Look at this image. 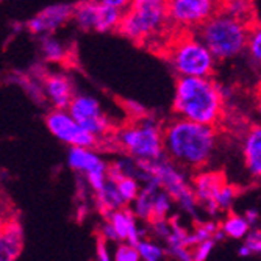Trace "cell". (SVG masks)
I'll use <instances>...</instances> for the list:
<instances>
[{"label": "cell", "mask_w": 261, "mask_h": 261, "mask_svg": "<svg viewBox=\"0 0 261 261\" xmlns=\"http://www.w3.org/2000/svg\"><path fill=\"white\" fill-rule=\"evenodd\" d=\"M238 255H240V256H243V258H247V256H250V255H252V252H250V249H249L246 244H243V246L238 249Z\"/></svg>", "instance_id": "d590c367"}, {"label": "cell", "mask_w": 261, "mask_h": 261, "mask_svg": "<svg viewBox=\"0 0 261 261\" xmlns=\"http://www.w3.org/2000/svg\"><path fill=\"white\" fill-rule=\"evenodd\" d=\"M39 49L42 57L50 63H61L67 55L66 47L60 42V39L52 35H42Z\"/></svg>", "instance_id": "7402d4cb"}, {"label": "cell", "mask_w": 261, "mask_h": 261, "mask_svg": "<svg viewBox=\"0 0 261 261\" xmlns=\"http://www.w3.org/2000/svg\"><path fill=\"white\" fill-rule=\"evenodd\" d=\"M107 221L113 225L117 243L127 241L132 244H136L142 236H144V230H141L138 225V218L133 215V211L122 206L113 211L107 213Z\"/></svg>", "instance_id": "2e32d148"}, {"label": "cell", "mask_w": 261, "mask_h": 261, "mask_svg": "<svg viewBox=\"0 0 261 261\" xmlns=\"http://www.w3.org/2000/svg\"><path fill=\"white\" fill-rule=\"evenodd\" d=\"M100 236H102V240L108 241V243H117V236H116V231L113 228V225L105 221V224L102 225L100 228Z\"/></svg>", "instance_id": "d6a6232c"}, {"label": "cell", "mask_w": 261, "mask_h": 261, "mask_svg": "<svg viewBox=\"0 0 261 261\" xmlns=\"http://www.w3.org/2000/svg\"><path fill=\"white\" fill-rule=\"evenodd\" d=\"M236 196H238V188L233 186V185H230V183L227 181V183L219 189V193H218V196H216V199H215V205L218 206L219 211H227V210L231 208V205H233Z\"/></svg>", "instance_id": "4316f807"}, {"label": "cell", "mask_w": 261, "mask_h": 261, "mask_svg": "<svg viewBox=\"0 0 261 261\" xmlns=\"http://www.w3.org/2000/svg\"><path fill=\"white\" fill-rule=\"evenodd\" d=\"M258 92L261 94V79H259V86H258Z\"/></svg>", "instance_id": "74e56055"}, {"label": "cell", "mask_w": 261, "mask_h": 261, "mask_svg": "<svg viewBox=\"0 0 261 261\" xmlns=\"http://www.w3.org/2000/svg\"><path fill=\"white\" fill-rule=\"evenodd\" d=\"M74 7L66 4H57L44 8L33 19L29 20V30L35 35H52L72 19Z\"/></svg>", "instance_id": "5bb4252c"}, {"label": "cell", "mask_w": 261, "mask_h": 261, "mask_svg": "<svg viewBox=\"0 0 261 261\" xmlns=\"http://www.w3.org/2000/svg\"><path fill=\"white\" fill-rule=\"evenodd\" d=\"M224 92L211 77H178L174 111L178 117L216 127L224 117Z\"/></svg>", "instance_id": "7a4b0ae2"}, {"label": "cell", "mask_w": 261, "mask_h": 261, "mask_svg": "<svg viewBox=\"0 0 261 261\" xmlns=\"http://www.w3.org/2000/svg\"><path fill=\"white\" fill-rule=\"evenodd\" d=\"M225 238H231V240H244L246 234L250 231L252 225L249 224V221L246 219V216L243 215H236V213H228L227 218L222 221L221 227H219Z\"/></svg>", "instance_id": "ffe728a7"}, {"label": "cell", "mask_w": 261, "mask_h": 261, "mask_svg": "<svg viewBox=\"0 0 261 261\" xmlns=\"http://www.w3.org/2000/svg\"><path fill=\"white\" fill-rule=\"evenodd\" d=\"M149 169L150 174L156 178L160 188L172 197L174 203H177L188 215L197 216L199 202L183 168L164 156L158 161L149 163Z\"/></svg>", "instance_id": "52a82bcc"}, {"label": "cell", "mask_w": 261, "mask_h": 261, "mask_svg": "<svg viewBox=\"0 0 261 261\" xmlns=\"http://www.w3.org/2000/svg\"><path fill=\"white\" fill-rule=\"evenodd\" d=\"M96 197H97L99 206L102 208V211L105 213V215L108 211L125 206L124 200L121 199L119 193H117L116 183L113 180H110V178H107L103 186L99 189V191H96Z\"/></svg>", "instance_id": "44dd1931"}, {"label": "cell", "mask_w": 261, "mask_h": 261, "mask_svg": "<svg viewBox=\"0 0 261 261\" xmlns=\"http://www.w3.org/2000/svg\"><path fill=\"white\" fill-rule=\"evenodd\" d=\"M44 99L49 100L54 108H67L75 96L74 85L64 74H47L42 79Z\"/></svg>", "instance_id": "9a60e30c"}, {"label": "cell", "mask_w": 261, "mask_h": 261, "mask_svg": "<svg viewBox=\"0 0 261 261\" xmlns=\"http://www.w3.org/2000/svg\"><path fill=\"white\" fill-rule=\"evenodd\" d=\"M168 23V0H132L117 30L132 41L142 42L156 36Z\"/></svg>", "instance_id": "5b68a950"}, {"label": "cell", "mask_w": 261, "mask_h": 261, "mask_svg": "<svg viewBox=\"0 0 261 261\" xmlns=\"http://www.w3.org/2000/svg\"><path fill=\"white\" fill-rule=\"evenodd\" d=\"M166 58L178 77H211L218 61L200 38L188 30H181L169 44Z\"/></svg>", "instance_id": "277c9868"}, {"label": "cell", "mask_w": 261, "mask_h": 261, "mask_svg": "<svg viewBox=\"0 0 261 261\" xmlns=\"http://www.w3.org/2000/svg\"><path fill=\"white\" fill-rule=\"evenodd\" d=\"M256 111H258V114L261 117V94L258 96V100H256Z\"/></svg>", "instance_id": "8d00e7d4"}, {"label": "cell", "mask_w": 261, "mask_h": 261, "mask_svg": "<svg viewBox=\"0 0 261 261\" xmlns=\"http://www.w3.org/2000/svg\"><path fill=\"white\" fill-rule=\"evenodd\" d=\"M215 244H216L215 240H205L194 244L191 247V258L196 261H205L211 255L213 249H215Z\"/></svg>", "instance_id": "f546056e"}, {"label": "cell", "mask_w": 261, "mask_h": 261, "mask_svg": "<svg viewBox=\"0 0 261 261\" xmlns=\"http://www.w3.org/2000/svg\"><path fill=\"white\" fill-rule=\"evenodd\" d=\"M246 52L249 54L253 63L261 66V23H256V22L250 23Z\"/></svg>", "instance_id": "d4e9b609"}, {"label": "cell", "mask_w": 261, "mask_h": 261, "mask_svg": "<svg viewBox=\"0 0 261 261\" xmlns=\"http://www.w3.org/2000/svg\"><path fill=\"white\" fill-rule=\"evenodd\" d=\"M111 256L116 261H139V253L136 250V246L127 241H119L113 252Z\"/></svg>", "instance_id": "f1b7e54d"}, {"label": "cell", "mask_w": 261, "mask_h": 261, "mask_svg": "<svg viewBox=\"0 0 261 261\" xmlns=\"http://www.w3.org/2000/svg\"><path fill=\"white\" fill-rule=\"evenodd\" d=\"M99 4L105 5V7H111V8H116V10H119V11H125L130 4H132V0H97Z\"/></svg>", "instance_id": "1f68e13d"}, {"label": "cell", "mask_w": 261, "mask_h": 261, "mask_svg": "<svg viewBox=\"0 0 261 261\" xmlns=\"http://www.w3.org/2000/svg\"><path fill=\"white\" fill-rule=\"evenodd\" d=\"M122 17V11L105 7L97 0H86L74 7L72 20L85 32H113L117 30Z\"/></svg>", "instance_id": "30bf717a"}, {"label": "cell", "mask_w": 261, "mask_h": 261, "mask_svg": "<svg viewBox=\"0 0 261 261\" xmlns=\"http://www.w3.org/2000/svg\"><path fill=\"white\" fill-rule=\"evenodd\" d=\"M219 11V0H168L169 23L180 30L197 29Z\"/></svg>", "instance_id": "ba28073f"}, {"label": "cell", "mask_w": 261, "mask_h": 261, "mask_svg": "<svg viewBox=\"0 0 261 261\" xmlns=\"http://www.w3.org/2000/svg\"><path fill=\"white\" fill-rule=\"evenodd\" d=\"M23 249V231L19 222H0V261H13L19 258Z\"/></svg>", "instance_id": "e0dca14e"}, {"label": "cell", "mask_w": 261, "mask_h": 261, "mask_svg": "<svg viewBox=\"0 0 261 261\" xmlns=\"http://www.w3.org/2000/svg\"><path fill=\"white\" fill-rule=\"evenodd\" d=\"M227 183V178L222 172L218 171H202L197 172L191 181L194 196L199 202V205H203V208L208 211V215L215 216L219 213L218 206L215 205V199L219 193V189Z\"/></svg>", "instance_id": "4fadbf2b"}, {"label": "cell", "mask_w": 261, "mask_h": 261, "mask_svg": "<svg viewBox=\"0 0 261 261\" xmlns=\"http://www.w3.org/2000/svg\"><path fill=\"white\" fill-rule=\"evenodd\" d=\"M135 246L139 253V259H142V261H161L166 258V255H168L166 247H163L156 241L144 238V236H142Z\"/></svg>", "instance_id": "603a6c76"}, {"label": "cell", "mask_w": 261, "mask_h": 261, "mask_svg": "<svg viewBox=\"0 0 261 261\" xmlns=\"http://www.w3.org/2000/svg\"><path fill=\"white\" fill-rule=\"evenodd\" d=\"M218 135L213 125L175 117L163 128L164 156L180 168L200 171L216 150Z\"/></svg>", "instance_id": "6da1fadb"}, {"label": "cell", "mask_w": 261, "mask_h": 261, "mask_svg": "<svg viewBox=\"0 0 261 261\" xmlns=\"http://www.w3.org/2000/svg\"><path fill=\"white\" fill-rule=\"evenodd\" d=\"M219 11L243 20L246 23H253V2L252 0H219Z\"/></svg>", "instance_id": "d6986e66"}, {"label": "cell", "mask_w": 261, "mask_h": 261, "mask_svg": "<svg viewBox=\"0 0 261 261\" xmlns=\"http://www.w3.org/2000/svg\"><path fill=\"white\" fill-rule=\"evenodd\" d=\"M67 164L70 169L86 178L94 193L99 191L108 178V166L94 147H70Z\"/></svg>", "instance_id": "7c38bea8"}, {"label": "cell", "mask_w": 261, "mask_h": 261, "mask_svg": "<svg viewBox=\"0 0 261 261\" xmlns=\"http://www.w3.org/2000/svg\"><path fill=\"white\" fill-rule=\"evenodd\" d=\"M249 27V23L218 11L197 27V36L218 61H224L246 52Z\"/></svg>", "instance_id": "3957f363"}, {"label": "cell", "mask_w": 261, "mask_h": 261, "mask_svg": "<svg viewBox=\"0 0 261 261\" xmlns=\"http://www.w3.org/2000/svg\"><path fill=\"white\" fill-rule=\"evenodd\" d=\"M244 216H246V219L249 221V224H250L252 227H253V225L258 222V219H259V215H258V211H256V210H247Z\"/></svg>", "instance_id": "e575fe53"}, {"label": "cell", "mask_w": 261, "mask_h": 261, "mask_svg": "<svg viewBox=\"0 0 261 261\" xmlns=\"http://www.w3.org/2000/svg\"><path fill=\"white\" fill-rule=\"evenodd\" d=\"M172 197L164 191V189H158L153 196V206H152V221L155 219H166L169 216V211L172 208Z\"/></svg>", "instance_id": "484cf974"}, {"label": "cell", "mask_w": 261, "mask_h": 261, "mask_svg": "<svg viewBox=\"0 0 261 261\" xmlns=\"http://www.w3.org/2000/svg\"><path fill=\"white\" fill-rule=\"evenodd\" d=\"M113 181L116 183L117 193H119V196H121V199L124 200L125 205L132 203L136 199L139 189H141V183H139L138 178L130 177V175H119L117 178H114Z\"/></svg>", "instance_id": "cb8c5ba5"}, {"label": "cell", "mask_w": 261, "mask_h": 261, "mask_svg": "<svg viewBox=\"0 0 261 261\" xmlns=\"http://www.w3.org/2000/svg\"><path fill=\"white\" fill-rule=\"evenodd\" d=\"M244 244L250 249L252 255H261V228H250L244 238Z\"/></svg>", "instance_id": "4dcf8cb0"}, {"label": "cell", "mask_w": 261, "mask_h": 261, "mask_svg": "<svg viewBox=\"0 0 261 261\" xmlns=\"http://www.w3.org/2000/svg\"><path fill=\"white\" fill-rule=\"evenodd\" d=\"M108 241H105V240H99V243H97V258L99 259H102V261H108V259H111V255H110V250H108Z\"/></svg>", "instance_id": "836d02e7"}, {"label": "cell", "mask_w": 261, "mask_h": 261, "mask_svg": "<svg viewBox=\"0 0 261 261\" xmlns=\"http://www.w3.org/2000/svg\"><path fill=\"white\" fill-rule=\"evenodd\" d=\"M116 142L138 161L153 163L164 158L163 128L153 119H141L121 128L116 135Z\"/></svg>", "instance_id": "8992f818"}, {"label": "cell", "mask_w": 261, "mask_h": 261, "mask_svg": "<svg viewBox=\"0 0 261 261\" xmlns=\"http://www.w3.org/2000/svg\"><path fill=\"white\" fill-rule=\"evenodd\" d=\"M243 158L247 172L261 178V125H252L243 138Z\"/></svg>", "instance_id": "ac0fdd59"}, {"label": "cell", "mask_w": 261, "mask_h": 261, "mask_svg": "<svg viewBox=\"0 0 261 261\" xmlns=\"http://www.w3.org/2000/svg\"><path fill=\"white\" fill-rule=\"evenodd\" d=\"M219 228V225L216 222H202L199 224L194 231H189V240H191V244H197L200 241H205V240H213V236H215L216 230Z\"/></svg>", "instance_id": "83f0119b"}, {"label": "cell", "mask_w": 261, "mask_h": 261, "mask_svg": "<svg viewBox=\"0 0 261 261\" xmlns=\"http://www.w3.org/2000/svg\"><path fill=\"white\" fill-rule=\"evenodd\" d=\"M67 111L85 130L92 133L96 138L105 136L111 130L108 116L103 113L100 102L92 96L75 94L67 107Z\"/></svg>", "instance_id": "8fae6325"}, {"label": "cell", "mask_w": 261, "mask_h": 261, "mask_svg": "<svg viewBox=\"0 0 261 261\" xmlns=\"http://www.w3.org/2000/svg\"><path fill=\"white\" fill-rule=\"evenodd\" d=\"M45 125L58 141L70 147H94L97 144V138L85 130L67 108H54L45 116Z\"/></svg>", "instance_id": "9c48e42d"}]
</instances>
